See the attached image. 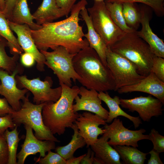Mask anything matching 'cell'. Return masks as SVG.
<instances>
[{
    "label": "cell",
    "instance_id": "obj_44",
    "mask_svg": "<svg viewBox=\"0 0 164 164\" xmlns=\"http://www.w3.org/2000/svg\"><path fill=\"white\" fill-rule=\"evenodd\" d=\"M5 7V0H0V10L2 12L4 10Z\"/></svg>",
    "mask_w": 164,
    "mask_h": 164
},
{
    "label": "cell",
    "instance_id": "obj_5",
    "mask_svg": "<svg viewBox=\"0 0 164 164\" xmlns=\"http://www.w3.org/2000/svg\"><path fill=\"white\" fill-rule=\"evenodd\" d=\"M27 95L22 100L23 104L19 110L14 111L11 114L12 119L17 126L22 124L31 127L34 132V135L42 140H49L60 142L43 122L42 116L43 107L47 103L34 104L30 102Z\"/></svg>",
    "mask_w": 164,
    "mask_h": 164
},
{
    "label": "cell",
    "instance_id": "obj_22",
    "mask_svg": "<svg viewBox=\"0 0 164 164\" xmlns=\"http://www.w3.org/2000/svg\"><path fill=\"white\" fill-rule=\"evenodd\" d=\"M32 15L36 23L41 25L65 16V14L58 6L56 0H43Z\"/></svg>",
    "mask_w": 164,
    "mask_h": 164
},
{
    "label": "cell",
    "instance_id": "obj_9",
    "mask_svg": "<svg viewBox=\"0 0 164 164\" xmlns=\"http://www.w3.org/2000/svg\"><path fill=\"white\" fill-rule=\"evenodd\" d=\"M17 79L22 87L27 89L32 93L33 101L36 104L55 102L61 96V86L52 88L53 81L50 77H46L44 81L41 80L39 77L30 79L26 76H18Z\"/></svg>",
    "mask_w": 164,
    "mask_h": 164
},
{
    "label": "cell",
    "instance_id": "obj_4",
    "mask_svg": "<svg viewBox=\"0 0 164 164\" xmlns=\"http://www.w3.org/2000/svg\"><path fill=\"white\" fill-rule=\"evenodd\" d=\"M136 31L125 33L109 48L131 61L136 67L139 73L146 77L150 73L155 55L148 44L137 35Z\"/></svg>",
    "mask_w": 164,
    "mask_h": 164
},
{
    "label": "cell",
    "instance_id": "obj_23",
    "mask_svg": "<svg viewBox=\"0 0 164 164\" xmlns=\"http://www.w3.org/2000/svg\"><path fill=\"white\" fill-rule=\"evenodd\" d=\"M33 20L27 0H18L13 8L9 21L20 25L26 24L32 30H38L41 25L37 24Z\"/></svg>",
    "mask_w": 164,
    "mask_h": 164
},
{
    "label": "cell",
    "instance_id": "obj_6",
    "mask_svg": "<svg viewBox=\"0 0 164 164\" xmlns=\"http://www.w3.org/2000/svg\"><path fill=\"white\" fill-rule=\"evenodd\" d=\"M40 51L45 56V64L56 75L60 84H63L71 87L72 80L75 83L80 79L75 70L73 63V58L76 54L70 53L65 47L61 46L51 52Z\"/></svg>",
    "mask_w": 164,
    "mask_h": 164
},
{
    "label": "cell",
    "instance_id": "obj_41",
    "mask_svg": "<svg viewBox=\"0 0 164 164\" xmlns=\"http://www.w3.org/2000/svg\"><path fill=\"white\" fill-rule=\"evenodd\" d=\"M149 154L150 155V159L148 160V164H163L159 157V153L152 149Z\"/></svg>",
    "mask_w": 164,
    "mask_h": 164
},
{
    "label": "cell",
    "instance_id": "obj_10",
    "mask_svg": "<svg viewBox=\"0 0 164 164\" xmlns=\"http://www.w3.org/2000/svg\"><path fill=\"white\" fill-rule=\"evenodd\" d=\"M111 123L104 125L105 133L107 135L109 144L111 146H130L138 147V142L144 139L149 140V135H144L146 132L144 128L132 130L126 128L122 121L117 118L114 119Z\"/></svg>",
    "mask_w": 164,
    "mask_h": 164
},
{
    "label": "cell",
    "instance_id": "obj_1",
    "mask_svg": "<svg viewBox=\"0 0 164 164\" xmlns=\"http://www.w3.org/2000/svg\"><path fill=\"white\" fill-rule=\"evenodd\" d=\"M86 0H81L73 6L70 15L66 19L55 22L41 25L38 30L31 29L32 38L40 50H53L59 46L65 47L70 53L76 54L80 50L89 46L82 27L79 24L80 12L85 7Z\"/></svg>",
    "mask_w": 164,
    "mask_h": 164
},
{
    "label": "cell",
    "instance_id": "obj_37",
    "mask_svg": "<svg viewBox=\"0 0 164 164\" xmlns=\"http://www.w3.org/2000/svg\"><path fill=\"white\" fill-rule=\"evenodd\" d=\"M77 0H56L58 6L64 12L67 17L71 9Z\"/></svg>",
    "mask_w": 164,
    "mask_h": 164
},
{
    "label": "cell",
    "instance_id": "obj_43",
    "mask_svg": "<svg viewBox=\"0 0 164 164\" xmlns=\"http://www.w3.org/2000/svg\"><path fill=\"white\" fill-rule=\"evenodd\" d=\"M85 154L77 157L74 156L66 160V164H79Z\"/></svg>",
    "mask_w": 164,
    "mask_h": 164
},
{
    "label": "cell",
    "instance_id": "obj_18",
    "mask_svg": "<svg viewBox=\"0 0 164 164\" xmlns=\"http://www.w3.org/2000/svg\"><path fill=\"white\" fill-rule=\"evenodd\" d=\"M141 18L140 24L142 29L136 31L137 35L149 45L154 54L157 56L164 58V43L152 30L149 25L148 15L143 8L141 9Z\"/></svg>",
    "mask_w": 164,
    "mask_h": 164
},
{
    "label": "cell",
    "instance_id": "obj_27",
    "mask_svg": "<svg viewBox=\"0 0 164 164\" xmlns=\"http://www.w3.org/2000/svg\"><path fill=\"white\" fill-rule=\"evenodd\" d=\"M122 4L123 14L127 25L137 31L141 22V9L138 8L135 3L126 2Z\"/></svg>",
    "mask_w": 164,
    "mask_h": 164
},
{
    "label": "cell",
    "instance_id": "obj_16",
    "mask_svg": "<svg viewBox=\"0 0 164 164\" xmlns=\"http://www.w3.org/2000/svg\"><path fill=\"white\" fill-rule=\"evenodd\" d=\"M18 73V70H15L9 75L7 71L0 70V94L4 97L15 111L20 109L21 105L20 101L25 98L29 91L26 88L20 89L17 87L15 76Z\"/></svg>",
    "mask_w": 164,
    "mask_h": 164
},
{
    "label": "cell",
    "instance_id": "obj_21",
    "mask_svg": "<svg viewBox=\"0 0 164 164\" xmlns=\"http://www.w3.org/2000/svg\"><path fill=\"white\" fill-rule=\"evenodd\" d=\"M98 96L101 101L106 104L109 109L108 117L106 120V123H111L114 119L117 118L118 116H122L132 121L135 128H138L142 124L139 116H131L121 108L119 106L120 98L119 97L115 96L112 98L107 91L99 92Z\"/></svg>",
    "mask_w": 164,
    "mask_h": 164
},
{
    "label": "cell",
    "instance_id": "obj_12",
    "mask_svg": "<svg viewBox=\"0 0 164 164\" xmlns=\"http://www.w3.org/2000/svg\"><path fill=\"white\" fill-rule=\"evenodd\" d=\"M106 123V120L98 115L86 111L79 114L74 122L88 148L95 143L99 135L105 132V129L100 128L99 126L104 125Z\"/></svg>",
    "mask_w": 164,
    "mask_h": 164
},
{
    "label": "cell",
    "instance_id": "obj_33",
    "mask_svg": "<svg viewBox=\"0 0 164 164\" xmlns=\"http://www.w3.org/2000/svg\"><path fill=\"white\" fill-rule=\"evenodd\" d=\"M149 140L153 145V149L159 153L164 152V136L155 129L152 128L149 135Z\"/></svg>",
    "mask_w": 164,
    "mask_h": 164
},
{
    "label": "cell",
    "instance_id": "obj_24",
    "mask_svg": "<svg viewBox=\"0 0 164 164\" xmlns=\"http://www.w3.org/2000/svg\"><path fill=\"white\" fill-rule=\"evenodd\" d=\"M125 164H144L149 154L143 152L136 147L117 145L113 146Z\"/></svg>",
    "mask_w": 164,
    "mask_h": 164
},
{
    "label": "cell",
    "instance_id": "obj_32",
    "mask_svg": "<svg viewBox=\"0 0 164 164\" xmlns=\"http://www.w3.org/2000/svg\"><path fill=\"white\" fill-rule=\"evenodd\" d=\"M36 163L39 164H66V160L58 153L51 151L48 152V154L43 157H35Z\"/></svg>",
    "mask_w": 164,
    "mask_h": 164
},
{
    "label": "cell",
    "instance_id": "obj_17",
    "mask_svg": "<svg viewBox=\"0 0 164 164\" xmlns=\"http://www.w3.org/2000/svg\"><path fill=\"white\" fill-rule=\"evenodd\" d=\"M117 91L119 94L135 91L147 93L164 104V82L152 72L138 83L121 87Z\"/></svg>",
    "mask_w": 164,
    "mask_h": 164
},
{
    "label": "cell",
    "instance_id": "obj_46",
    "mask_svg": "<svg viewBox=\"0 0 164 164\" xmlns=\"http://www.w3.org/2000/svg\"><path fill=\"white\" fill-rule=\"evenodd\" d=\"M2 37H1L0 36V41H1L2 40Z\"/></svg>",
    "mask_w": 164,
    "mask_h": 164
},
{
    "label": "cell",
    "instance_id": "obj_35",
    "mask_svg": "<svg viewBox=\"0 0 164 164\" xmlns=\"http://www.w3.org/2000/svg\"><path fill=\"white\" fill-rule=\"evenodd\" d=\"M9 158L7 142L3 135L0 134V164H8Z\"/></svg>",
    "mask_w": 164,
    "mask_h": 164
},
{
    "label": "cell",
    "instance_id": "obj_34",
    "mask_svg": "<svg viewBox=\"0 0 164 164\" xmlns=\"http://www.w3.org/2000/svg\"><path fill=\"white\" fill-rule=\"evenodd\" d=\"M150 72L153 73L161 80L164 82V59L155 56L154 57Z\"/></svg>",
    "mask_w": 164,
    "mask_h": 164
},
{
    "label": "cell",
    "instance_id": "obj_31",
    "mask_svg": "<svg viewBox=\"0 0 164 164\" xmlns=\"http://www.w3.org/2000/svg\"><path fill=\"white\" fill-rule=\"evenodd\" d=\"M5 45L2 40L0 41V68L11 72L15 70L18 55H14L12 57L8 56L5 51Z\"/></svg>",
    "mask_w": 164,
    "mask_h": 164
},
{
    "label": "cell",
    "instance_id": "obj_13",
    "mask_svg": "<svg viewBox=\"0 0 164 164\" xmlns=\"http://www.w3.org/2000/svg\"><path fill=\"white\" fill-rule=\"evenodd\" d=\"M24 127L26 130V137L21 145L20 151L17 154L18 164H23L28 156L37 153H39V157H43L46 152L55 149V142L39 140L35 136L31 127L26 125Z\"/></svg>",
    "mask_w": 164,
    "mask_h": 164
},
{
    "label": "cell",
    "instance_id": "obj_15",
    "mask_svg": "<svg viewBox=\"0 0 164 164\" xmlns=\"http://www.w3.org/2000/svg\"><path fill=\"white\" fill-rule=\"evenodd\" d=\"M78 95L75 98V104H73L74 112L84 111L97 114L106 120L108 111L101 105V100L99 97L98 92L94 89H88L82 86L79 87Z\"/></svg>",
    "mask_w": 164,
    "mask_h": 164
},
{
    "label": "cell",
    "instance_id": "obj_20",
    "mask_svg": "<svg viewBox=\"0 0 164 164\" xmlns=\"http://www.w3.org/2000/svg\"><path fill=\"white\" fill-rule=\"evenodd\" d=\"M108 137L106 133L98 138L91 146L95 157L99 159L101 164H121L120 156L117 152L108 142Z\"/></svg>",
    "mask_w": 164,
    "mask_h": 164
},
{
    "label": "cell",
    "instance_id": "obj_2",
    "mask_svg": "<svg viewBox=\"0 0 164 164\" xmlns=\"http://www.w3.org/2000/svg\"><path fill=\"white\" fill-rule=\"evenodd\" d=\"M73 63L82 86L98 92L115 91V84L111 71L93 48L89 46L80 50L73 57Z\"/></svg>",
    "mask_w": 164,
    "mask_h": 164
},
{
    "label": "cell",
    "instance_id": "obj_3",
    "mask_svg": "<svg viewBox=\"0 0 164 164\" xmlns=\"http://www.w3.org/2000/svg\"><path fill=\"white\" fill-rule=\"evenodd\" d=\"M62 93L56 102L46 103L43 107L42 116L44 124L53 135L63 134L67 128H71L79 114L74 112L73 105L80 88L77 86L70 87L60 84Z\"/></svg>",
    "mask_w": 164,
    "mask_h": 164
},
{
    "label": "cell",
    "instance_id": "obj_45",
    "mask_svg": "<svg viewBox=\"0 0 164 164\" xmlns=\"http://www.w3.org/2000/svg\"><path fill=\"white\" fill-rule=\"evenodd\" d=\"M95 1H104V0H94Z\"/></svg>",
    "mask_w": 164,
    "mask_h": 164
},
{
    "label": "cell",
    "instance_id": "obj_26",
    "mask_svg": "<svg viewBox=\"0 0 164 164\" xmlns=\"http://www.w3.org/2000/svg\"><path fill=\"white\" fill-rule=\"evenodd\" d=\"M0 36L7 42L11 53L15 55L21 54L23 50L18 39L13 33L5 14L0 11Z\"/></svg>",
    "mask_w": 164,
    "mask_h": 164
},
{
    "label": "cell",
    "instance_id": "obj_19",
    "mask_svg": "<svg viewBox=\"0 0 164 164\" xmlns=\"http://www.w3.org/2000/svg\"><path fill=\"white\" fill-rule=\"evenodd\" d=\"M80 14L87 27L88 32L84 34V37L87 40L89 46L95 50L103 63L107 66L106 56L107 46L104 40L94 29L86 7L80 10Z\"/></svg>",
    "mask_w": 164,
    "mask_h": 164
},
{
    "label": "cell",
    "instance_id": "obj_7",
    "mask_svg": "<svg viewBox=\"0 0 164 164\" xmlns=\"http://www.w3.org/2000/svg\"><path fill=\"white\" fill-rule=\"evenodd\" d=\"M95 31L110 47L121 39L125 33L115 23L104 1H94L93 6L87 9Z\"/></svg>",
    "mask_w": 164,
    "mask_h": 164
},
{
    "label": "cell",
    "instance_id": "obj_30",
    "mask_svg": "<svg viewBox=\"0 0 164 164\" xmlns=\"http://www.w3.org/2000/svg\"><path fill=\"white\" fill-rule=\"evenodd\" d=\"M105 2L125 3L138 2L145 4L151 7L158 16L164 15V0H105Z\"/></svg>",
    "mask_w": 164,
    "mask_h": 164
},
{
    "label": "cell",
    "instance_id": "obj_40",
    "mask_svg": "<svg viewBox=\"0 0 164 164\" xmlns=\"http://www.w3.org/2000/svg\"><path fill=\"white\" fill-rule=\"evenodd\" d=\"M18 0H5V7L3 13L8 20L10 19L12 12L15 5Z\"/></svg>",
    "mask_w": 164,
    "mask_h": 164
},
{
    "label": "cell",
    "instance_id": "obj_28",
    "mask_svg": "<svg viewBox=\"0 0 164 164\" xmlns=\"http://www.w3.org/2000/svg\"><path fill=\"white\" fill-rule=\"evenodd\" d=\"M106 6L115 23L125 33L135 31L127 24L122 12V4L116 2H105Z\"/></svg>",
    "mask_w": 164,
    "mask_h": 164
},
{
    "label": "cell",
    "instance_id": "obj_36",
    "mask_svg": "<svg viewBox=\"0 0 164 164\" xmlns=\"http://www.w3.org/2000/svg\"><path fill=\"white\" fill-rule=\"evenodd\" d=\"M16 125L13 122L11 114L0 117V134L3 135L9 128L13 129Z\"/></svg>",
    "mask_w": 164,
    "mask_h": 164
},
{
    "label": "cell",
    "instance_id": "obj_47",
    "mask_svg": "<svg viewBox=\"0 0 164 164\" xmlns=\"http://www.w3.org/2000/svg\"><path fill=\"white\" fill-rule=\"evenodd\" d=\"M0 11H1L0 10Z\"/></svg>",
    "mask_w": 164,
    "mask_h": 164
},
{
    "label": "cell",
    "instance_id": "obj_38",
    "mask_svg": "<svg viewBox=\"0 0 164 164\" xmlns=\"http://www.w3.org/2000/svg\"><path fill=\"white\" fill-rule=\"evenodd\" d=\"M14 111L5 98H0V117L12 114Z\"/></svg>",
    "mask_w": 164,
    "mask_h": 164
},
{
    "label": "cell",
    "instance_id": "obj_39",
    "mask_svg": "<svg viewBox=\"0 0 164 164\" xmlns=\"http://www.w3.org/2000/svg\"><path fill=\"white\" fill-rule=\"evenodd\" d=\"M21 60L22 64L27 67L32 66L35 61L33 56L31 54L26 52L21 54Z\"/></svg>",
    "mask_w": 164,
    "mask_h": 164
},
{
    "label": "cell",
    "instance_id": "obj_25",
    "mask_svg": "<svg viewBox=\"0 0 164 164\" xmlns=\"http://www.w3.org/2000/svg\"><path fill=\"white\" fill-rule=\"evenodd\" d=\"M71 128L73 130L74 133L70 142L66 145L58 146L55 149V151L66 160L73 157L74 152L77 149L83 147L86 145L85 140L80 135L75 123Z\"/></svg>",
    "mask_w": 164,
    "mask_h": 164
},
{
    "label": "cell",
    "instance_id": "obj_42",
    "mask_svg": "<svg viewBox=\"0 0 164 164\" xmlns=\"http://www.w3.org/2000/svg\"><path fill=\"white\" fill-rule=\"evenodd\" d=\"M87 153L82 159L80 164H92L94 158V153L91 148H89Z\"/></svg>",
    "mask_w": 164,
    "mask_h": 164
},
{
    "label": "cell",
    "instance_id": "obj_29",
    "mask_svg": "<svg viewBox=\"0 0 164 164\" xmlns=\"http://www.w3.org/2000/svg\"><path fill=\"white\" fill-rule=\"evenodd\" d=\"M18 126L9 131L7 129L3 135L7 142L9 158L8 164H17V151L19 143L21 138H19V132L17 131Z\"/></svg>",
    "mask_w": 164,
    "mask_h": 164
},
{
    "label": "cell",
    "instance_id": "obj_11",
    "mask_svg": "<svg viewBox=\"0 0 164 164\" xmlns=\"http://www.w3.org/2000/svg\"><path fill=\"white\" fill-rule=\"evenodd\" d=\"M120 101L122 108L132 112H137L140 119L145 122H149L152 117H158L163 114V104L159 100L151 95L130 99L120 98Z\"/></svg>",
    "mask_w": 164,
    "mask_h": 164
},
{
    "label": "cell",
    "instance_id": "obj_14",
    "mask_svg": "<svg viewBox=\"0 0 164 164\" xmlns=\"http://www.w3.org/2000/svg\"><path fill=\"white\" fill-rule=\"evenodd\" d=\"M8 22L11 29L16 34L19 44L23 51L33 56L39 70L44 71L45 58L35 44L32 36L31 29L26 24H19L8 20Z\"/></svg>",
    "mask_w": 164,
    "mask_h": 164
},
{
    "label": "cell",
    "instance_id": "obj_8",
    "mask_svg": "<svg viewBox=\"0 0 164 164\" xmlns=\"http://www.w3.org/2000/svg\"><path fill=\"white\" fill-rule=\"evenodd\" d=\"M106 56L107 65L115 81L114 91L123 87L135 84L145 77L139 73L136 67L131 61L108 47Z\"/></svg>",
    "mask_w": 164,
    "mask_h": 164
}]
</instances>
